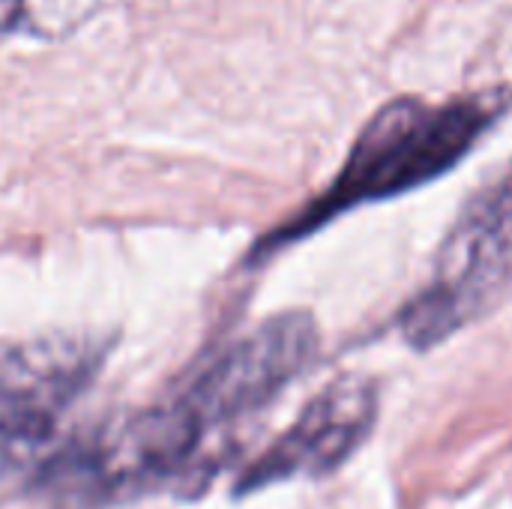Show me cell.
Listing matches in <instances>:
<instances>
[{"instance_id":"6","label":"cell","mask_w":512,"mask_h":509,"mask_svg":"<svg viewBox=\"0 0 512 509\" xmlns=\"http://www.w3.org/2000/svg\"><path fill=\"white\" fill-rule=\"evenodd\" d=\"M378 423V387L363 375L327 384L300 417L240 474L237 495L267 489L294 477H327L339 471Z\"/></svg>"},{"instance_id":"3","label":"cell","mask_w":512,"mask_h":509,"mask_svg":"<svg viewBox=\"0 0 512 509\" xmlns=\"http://www.w3.org/2000/svg\"><path fill=\"white\" fill-rule=\"evenodd\" d=\"M510 291L512 159L459 207L426 285L399 312V333L414 351H432L492 315Z\"/></svg>"},{"instance_id":"4","label":"cell","mask_w":512,"mask_h":509,"mask_svg":"<svg viewBox=\"0 0 512 509\" xmlns=\"http://www.w3.org/2000/svg\"><path fill=\"white\" fill-rule=\"evenodd\" d=\"M318 342L309 312H279L204 360L177 399L207 432L234 426L282 396L312 366Z\"/></svg>"},{"instance_id":"1","label":"cell","mask_w":512,"mask_h":509,"mask_svg":"<svg viewBox=\"0 0 512 509\" xmlns=\"http://www.w3.org/2000/svg\"><path fill=\"white\" fill-rule=\"evenodd\" d=\"M510 102V90H486L450 102L390 99L360 129L336 180L306 210L261 240L258 252L288 246L348 210L408 195L450 174L507 114Z\"/></svg>"},{"instance_id":"2","label":"cell","mask_w":512,"mask_h":509,"mask_svg":"<svg viewBox=\"0 0 512 509\" xmlns=\"http://www.w3.org/2000/svg\"><path fill=\"white\" fill-rule=\"evenodd\" d=\"M207 441L204 423L174 396L165 405L78 435L33 474V489L60 509H99L189 480Z\"/></svg>"},{"instance_id":"7","label":"cell","mask_w":512,"mask_h":509,"mask_svg":"<svg viewBox=\"0 0 512 509\" xmlns=\"http://www.w3.org/2000/svg\"><path fill=\"white\" fill-rule=\"evenodd\" d=\"M99 0H0V33L24 30L57 39L75 30Z\"/></svg>"},{"instance_id":"5","label":"cell","mask_w":512,"mask_h":509,"mask_svg":"<svg viewBox=\"0 0 512 509\" xmlns=\"http://www.w3.org/2000/svg\"><path fill=\"white\" fill-rule=\"evenodd\" d=\"M105 351L102 339L75 333L0 342V438L42 450L96 378Z\"/></svg>"}]
</instances>
